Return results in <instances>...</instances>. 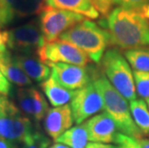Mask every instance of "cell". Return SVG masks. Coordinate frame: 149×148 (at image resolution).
<instances>
[{
	"instance_id": "obj_18",
	"label": "cell",
	"mask_w": 149,
	"mask_h": 148,
	"mask_svg": "<svg viewBox=\"0 0 149 148\" xmlns=\"http://www.w3.org/2000/svg\"><path fill=\"white\" fill-rule=\"evenodd\" d=\"M88 133L85 123L76 125L65 132L56 140V142L65 144L70 148H86L88 145Z\"/></svg>"
},
{
	"instance_id": "obj_31",
	"label": "cell",
	"mask_w": 149,
	"mask_h": 148,
	"mask_svg": "<svg viewBox=\"0 0 149 148\" xmlns=\"http://www.w3.org/2000/svg\"><path fill=\"white\" fill-rule=\"evenodd\" d=\"M139 13L143 15V17H145V18H147V19H149V4L148 5H146L145 7H143L141 9V11H139Z\"/></svg>"
},
{
	"instance_id": "obj_17",
	"label": "cell",
	"mask_w": 149,
	"mask_h": 148,
	"mask_svg": "<svg viewBox=\"0 0 149 148\" xmlns=\"http://www.w3.org/2000/svg\"><path fill=\"white\" fill-rule=\"evenodd\" d=\"M42 89L53 107H61L68 105L73 98L76 90L65 89L57 82L54 77L50 76L46 81L42 83Z\"/></svg>"
},
{
	"instance_id": "obj_6",
	"label": "cell",
	"mask_w": 149,
	"mask_h": 148,
	"mask_svg": "<svg viewBox=\"0 0 149 148\" xmlns=\"http://www.w3.org/2000/svg\"><path fill=\"white\" fill-rule=\"evenodd\" d=\"M86 19L76 13L45 6L40 14V28L46 42L59 40L60 36Z\"/></svg>"
},
{
	"instance_id": "obj_12",
	"label": "cell",
	"mask_w": 149,
	"mask_h": 148,
	"mask_svg": "<svg viewBox=\"0 0 149 148\" xmlns=\"http://www.w3.org/2000/svg\"><path fill=\"white\" fill-rule=\"evenodd\" d=\"M85 125L88 133V140L91 142L108 144L115 142L117 127L106 112L93 115L85 122Z\"/></svg>"
},
{
	"instance_id": "obj_25",
	"label": "cell",
	"mask_w": 149,
	"mask_h": 148,
	"mask_svg": "<svg viewBox=\"0 0 149 148\" xmlns=\"http://www.w3.org/2000/svg\"><path fill=\"white\" fill-rule=\"evenodd\" d=\"M115 4L128 10L141 11L149 4V0H115Z\"/></svg>"
},
{
	"instance_id": "obj_23",
	"label": "cell",
	"mask_w": 149,
	"mask_h": 148,
	"mask_svg": "<svg viewBox=\"0 0 149 148\" xmlns=\"http://www.w3.org/2000/svg\"><path fill=\"white\" fill-rule=\"evenodd\" d=\"M134 79L137 94L146 101L149 99V72L134 71Z\"/></svg>"
},
{
	"instance_id": "obj_33",
	"label": "cell",
	"mask_w": 149,
	"mask_h": 148,
	"mask_svg": "<svg viewBox=\"0 0 149 148\" xmlns=\"http://www.w3.org/2000/svg\"><path fill=\"white\" fill-rule=\"evenodd\" d=\"M146 103H147V105H148V108H149V99L146 100Z\"/></svg>"
},
{
	"instance_id": "obj_19",
	"label": "cell",
	"mask_w": 149,
	"mask_h": 148,
	"mask_svg": "<svg viewBox=\"0 0 149 148\" xmlns=\"http://www.w3.org/2000/svg\"><path fill=\"white\" fill-rule=\"evenodd\" d=\"M133 120L142 136H149V108L145 100L136 99L130 102Z\"/></svg>"
},
{
	"instance_id": "obj_9",
	"label": "cell",
	"mask_w": 149,
	"mask_h": 148,
	"mask_svg": "<svg viewBox=\"0 0 149 148\" xmlns=\"http://www.w3.org/2000/svg\"><path fill=\"white\" fill-rule=\"evenodd\" d=\"M8 46L17 53L38 54L46 43L40 28L35 22H29L8 31Z\"/></svg>"
},
{
	"instance_id": "obj_32",
	"label": "cell",
	"mask_w": 149,
	"mask_h": 148,
	"mask_svg": "<svg viewBox=\"0 0 149 148\" xmlns=\"http://www.w3.org/2000/svg\"><path fill=\"white\" fill-rule=\"evenodd\" d=\"M49 148H70L68 147V145H65V144H63V143H60V142H56L54 143L53 145H51Z\"/></svg>"
},
{
	"instance_id": "obj_26",
	"label": "cell",
	"mask_w": 149,
	"mask_h": 148,
	"mask_svg": "<svg viewBox=\"0 0 149 148\" xmlns=\"http://www.w3.org/2000/svg\"><path fill=\"white\" fill-rule=\"evenodd\" d=\"M91 2L99 14L105 17L111 14L113 6L115 5V0H91Z\"/></svg>"
},
{
	"instance_id": "obj_3",
	"label": "cell",
	"mask_w": 149,
	"mask_h": 148,
	"mask_svg": "<svg viewBox=\"0 0 149 148\" xmlns=\"http://www.w3.org/2000/svg\"><path fill=\"white\" fill-rule=\"evenodd\" d=\"M59 40L78 47L96 64L101 62L106 48L111 44V37L108 30L90 19H85L74 25L63 33Z\"/></svg>"
},
{
	"instance_id": "obj_13",
	"label": "cell",
	"mask_w": 149,
	"mask_h": 148,
	"mask_svg": "<svg viewBox=\"0 0 149 148\" xmlns=\"http://www.w3.org/2000/svg\"><path fill=\"white\" fill-rule=\"evenodd\" d=\"M74 123L70 105L54 107L49 109L44 117V130L46 134L56 141L59 137L69 130Z\"/></svg>"
},
{
	"instance_id": "obj_29",
	"label": "cell",
	"mask_w": 149,
	"mask_h": 148,
	"mask_svg": "<svg viewBox=\"0 0 149 148\" xmlns=\"http://www.w3.org/2000/svg\"><path fill=\"white\" fill-rule=\"evenodd\" d=\"M0 148H17V143L0 137Z\"/></svg>"
},
{
	"instance_id": "obj_2",
	"label": "cell",
	"mask_w": 149,
	"mask_h": 148,
	"mask_svg": "<svg viewBox=\"0 0 149 148\" xmlns=\"http://www.w3.org/2000/svg\"><path fill=\"white\" fill-rule=\"evenodd\" d=\"M93 83L99 91L104 101V110L115 121L117 129L122 134L141 138L143 136L133 120L128 100L112 86L104 74L93 77Z\"/></svg>"
},
{
	"instance_id": "obj_27",
	"label": "cell",
	"mask_w": 149,
	"mask_h": 148,
	"mask_svg": "<svg viewBox=\"0 0 149 148\" xmlns=\"http://www.w3.org/2000/svg\"><path fill=\"white\" fill-rule=\"evenodd\" d=\"M11 90H12L11 82L0 71V94L7 96L11 93Z\"/></svg>"
},
{
	"instance_id": "obj_28",
	"label": "cell",
	"mask_w": 149,
	"mask_h": 148,
	"mask_svg": "<svg viewBox=\"0 0 149 148\" xmlns=\"http://www.w3.org/2000/svg\"><path fill=\"white\" fill-rule=\"evenodd\" d=\"M8 37V31H0V53L7 50Z\"/></svg>"
},
{
	"instance_id": "obj_15",
	"label": "cell",
	"mask_w": 149,
	"mask_h": 148,
	"mask_svg": "<svg viewBox=\"0 0 149 148\" xmlns=\"http://www.w3.org/2000/svg\"><path fill=\"white\" fill-rule=\"evenodd\" d=\"M45 6L70 11L88 17L90 19H95L99 17L98 12L91 0H43Z\"/></svg>"
},
{
	"instance_id": "obj_21",
	"label": "cell",
	"mask_w": 149,
	"mask_h": 148,
	"mask_svg": "<svg viewBox=\"0 0 149 148\" xmlns=\"http://www.w3.org/2000/svg\"><path fill=\"white\" fill-rule=\"evenodd\" d=\"M31 97V109H32V118L36 121H42L49 111L48 103L39 90L29 88Z\"/></svg>"
},
{
	"instance_id": "obj_16",
	"label": "cell",
	"mask_w": 149,
	"mask_h": 148,
	"mask_svg": "<svg viewBox=\"0 0 149 148\" xmlns=\"http://www.w3.org/2000/svg\"><path fill=\"white\" fill-rule=\"evenodd\" d=\"M0 71L11 83L17 86L27 87L32 85V80L15 64L11 53L7 50L0 53Z\"/></svg>"
},
{
	"instance_id": "obj_22",
	"label": "cell",
	"mask_w": 149,
	"mask_h": 148,
	"mask_svg": "<svg viewBox=\"0 0 149 148\" xmlns=\"http://www.w3.org/2000/svg\"><path fill=\"white\" fill-rule=\"evenodd\" d=\"M116 148H149V138H136L122 133H117L115 138Z\"/></svg>"
},
{
	"instance_id": "obj_8",
	"label": "cell",
	"mask_w": 149,
	"mask_h": 148,
	"mask_svg": "<svg viewBox=\"0 0 149 148\" xmlns=\"http://www.w3.org/2000/svg\"><path fill=\"white\" fill-rule=\"evenodd\" d=\"M74 122L82 124L104 109L103 98L91 82L87 87L75 91L70 102Z\"/></svg>"
},
{
	"instance_id": "obj_24",
	"label": "cell",
	"mask_w": 149,
	"mask_h": 148,
	"mask_svg": "<svg viewBox=\"0 0 149 148\" xmlns=\"http://www.w3.org/2000/svg\"><path fill=\"white\" fill-rule=\"evenodd\" d=\"M50 140L45 135L40 132H35L26 142L23 143L22 148H49Z\"/></svg>"
},
{
	"instance_id": "obj_14",
	"label": "cell",
	"mask_w": 149,
	"mask_h": 148,
	"mask_svg": "<svg viewBox=\"0 0 149 148\" xmlns=\"http://www.w3.org/2000/svg\"><path fill=\"white\" fill-rule=\"evenodd\" d=\"M13 59L21 70L31 80L37 83H42L50 77L51 68L39 57L33 56L32 54L17 53L13 56Z\"/></svg>"
},
{
	"instance_id": "obj_4",
	"label": "cell",
	"mask_w": 149,
	"mask_h": 148,
	"mask_svg": "<svg viewBox=\"0 0 149 148\" xmlns=\"http://www.w3.org/2000/svg\"><path fill=\"white\" fill-rule=\"evenodd\" d=\"M101 64L108 81L123 97L130 102L138 99L131 65L119 50L116 48L107 50Z\"/></svg>"
},
{
	"instance_id": "obj_10",
	"label": "cell",
	"mask_w": 149,
	"mask_h": 148,
	"mask_svg": "<svg viewBox=\"0 0 149 148\" xmlns=\"http://www.w3.org/2000/svg\"><path fill=\"white\" fill-rule=\"evenodd\" d=\"M51 68V75L60 85L70 90H78L91 83V76L86 67L64 64L47 63Z\"/></svg>"
},
{
	"instance_id": "obj_20",
	"label": "cell",
	"mask_w": 149,
	"mask_h": 148,
	"mask_svg": "<svg viewBox=\"0 0 149 148\" xmlns=\"http://www.w3.org/2000/svg\"><path fill=\"white\" fill-rule=\"evenodd\" d=\"M124 56L135 71L149 72V47L126 50Z\"/></svg>"
},
{
	"instance_id": "obj_5",
	"label": "cell",
	"mask_w": 149,
	"mask_h": 148,
	"mask_svg": "<svg viewBox=\"0 0 149 148\" xmlns=\"http://www.w3.org/2000/svg\"><path fill=\"white\" fill-rule=\"evenodd\" d=\"M34 133L30 118L7 96L0 94V137L15 143H24Z\"/></svg>"
},
{
	"instance_id": "obj_11",
	"label": "cell",
	"mask_w": 149,
	"mask_h": 148,
	"mask_svg": "<svg viewBox=\"0 0 149 148\" xmlns=\"http://www.w3.org/2000/svg\"><path fill=\"white\" fill-rule=\"evenodd\" d=\"M43 0H0V28L17 18L40 14Z\"/></svg>"
},
{
	"instance_id": "obj_7",
	"label": "cell",
	"mask_w": 149,
	"mask_h": 148,
	"mask_svg": "<svg viewBox=\"0 0 149 148\" xmlns=\"http://www.w3.org/2000/svg\"><path fill=\"white\" fill-rule=\"evenodd\" d=\"M37 56L45 64L64 63L86 67L90 61V58L81 49L62 40L46 42L42 48L39 50Z\"/></svg>"
},
{
	"instance_id": "obj_30",
	"label": "cell",
	"mask_w": 149,
	"mask_h": 148,
	"mask_svg": "<svg viewBox=\"0 0 149 148\" xmlns=\"http://www.w3.org/2000/svg\"><path fill=\"white\" fill-rule=\"evenodd\" d=\"M86 148H116V145L108 143H100V142H90Z\"/></svg>"
},
{
	"instance_id": "obj_1",
	"label": "cell",
	"mask_w": 149,
	"mask_h": 148,
	"mask_svg": "<svg viewBox=\"0 0 149 148\" xmlns=\"http://www.w3.org/2000/svg\"><path fill=\"white\" fill-rule=\"evenodd\" d=\"M105 26L112 45L128 50L149 46V21L139 11L117 7L108 15Z\"/></svg>"
}]
</instances>
